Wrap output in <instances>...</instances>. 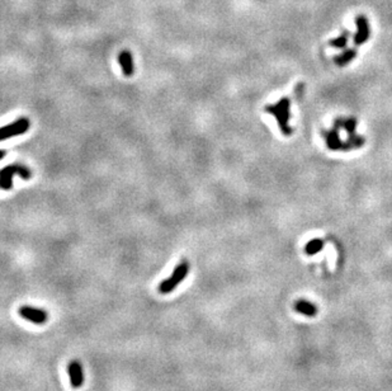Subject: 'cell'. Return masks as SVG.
Listing matches in <instances>:
<instances>
[{"label":"cell","instance_id":"obj_1","mask_svg":"<svg viewBox=\"0 0 392 391\" xmlns=\"http://www.w3.org/2000/svg\"><path fill=\"white\" fill-rule=\"evenodd\" d=\"M290 108H291L290 98H281L276 104H271L265 107V111L277 118L278 126H280L281 131H282V133L285 136H291V135L294 133V128L288 125L291 117Z\"/></svg>","mask_w":392,"mask_h":391},{"label":"cell","instance_id":"obj_2","mask_svg":"<svg viewBox=\"0 0 392 391\" xmlns=\"http://www.w3.org/2000/svg\"><path fill=\"white\" fill-rule=\"evenodd\" d=\"M189 272V263L187 261H182L179 262V264L175 267V270L173 271L172 275L164 280L163 282H160L158 286V291L160 292L161 295H168L170 292L174 291L177 289L179 284L182 281L186 280L187 275Z\"/></svg>","mask_w":392,"mask_h":391},{"label":"cell","instance_id":"obj_3","mask_svg":"<svg viewBox=\"0 0 392 391\" xmlns=\"http://www.w3.org/2000/svg\"><path fill=\"white\" fill-rule=\"evenodd\" d=\"M14 176H19L23 179H29L32 177V172L22 164H11L0 169V190H11Z\"/></svg>","mask_w":392,"mask_h":391},{"label":"cell","instance_id":"obj_4","mask_svg":"<svg viewBox=\"0 0 392 391\" xmlns=\"http://www.w3.org/2000/svg\"><path fill=\"white\" fill-rule=\"evenodd\" d=\"M29 126H31V122H29V119L22 117V118L17 119V121H14L13 123H10V125H6V126H4V127H0V141H3V140H6V139H10V137L23 135V133L28 130Z\"/></svg>","mask_w":392,"mask_h":391},{"label":"cell","instance_id":"obj_5","mask_svg":"<svg viewBox=\"0 0 392 391\" xmlns=\"http://www.w3.org/2000/svg\"><path fill=\"white\" fill-rule=\"evenodd\" d=\"M19 315L31 321V323L37 324V325H42L48 320V314L42 309H37V307L29 306V305H23L19 307Z\"/></svg>","mask_w":392,"mask_h":391},{"label":"cell","instance_id":"obj_6","mask_svg":"<svg viewBox=\"0 0 392 391\" xmlns=\"http://www.w3.org/2000/svg\"><path fill=\"white\" fill-rule=\"evenodd\" d=\"M68 374L70 377L71 386L74 389L82 388L84 384V372H83L82 363L79 361H71L68 365Z\"/></svg>","mask_w":392,"mask_h":391},{"label":"cell","instance_id":"obj_7","mask_svg":"<svg viewBox=\"0 0 392 391\" xmlns=\"http://www.w3.org/2000/svg\"><path fill=\"white\" fill-rule=\"evenodd\" d=\"M356 24L358 27V32L354 36V43L356 45H363L364 42H367V40L370 38L371 34V29H370V24H368V20L364 15H358L356 19Z\"/></svg>","mask_w":392,"mask_h":391},{"label":"cell","instance_id":"obj_8","mask_svg":"<svg viewBox=\"0 0 392 391\" xmlns=\"http://www.w3.org/2000/svg\"><path fill=\"white\" fill-rule=\"evenodd\" d=\"M118 63L121 65L122 71L126 77H132L133 71H135V65H133V57L128 50H123L118 55Z\"/></svg>","mask_w":392,"mask_h":391},{"label":"cell","instance_id":"obj_9","mask_svg":"<svg viewBox=\"0 0 392 391\" xmlns=\"http://www.w3.org/2000/svg\"><path fill=\"white\" fill-rule=\"evenodd\" d=\"M356 56H357L356 48H348V50L341 52L340 55H338V56L334 59V61H335V64L338 66H345L348 65L352 60L356 59Z\"/></svg>","mask_w":392,"mask_h":391},{"label":"cell","instance_id":"obj_10","mask_svg":"<svg viewBox=\"0 0 392 391\" xmlns=\"http://www.w3.org/2000/svg\"><path fill=\"white\" fill-rule=\"evenodd\" d=\"M322 248H324V243H322V240H320V239H312V240H310L307 243L305 250L307 254L312 255L316 254V253H319Z\"/></svg>","mask_w":392,"mask_h":391},{"label":"cell","instance_id":"obj_11","mask_svg":"<svg viewBox=\"0 0 392 391\" xmlns=\"http://www.w3.org/2000/svg\"><path fill=\"white\" fill-rule=\"evenodd\" d=\"M348 37H349V33H348V32H345V33H343L341 36H339V37L335 38V40H331L330 42H329V45L333 46V47H335V48H345L347 47Z\"/></svg>","mask_w":392,"mask_h":391},{"label":"cell","instance_id":"obj_12","mask_svg":"<svg viewBox=\"0 0 392 391\" xmlns=\"http://www.w3.org/2000/svg\"><path fill=\"white\" fill-rule=\"evenodd\" d=\"M298 309L301 310L302 312H305V314H308V315H311V314H312V312H315V309H313V307H312V305H310V303L305 302V301H303V302H299L298 303Z\"/></svg>","mask_w":392,"mask_h":391},{"label":"cell","instance_id":"obj_13","mask_svg":"<svg viewBox=\"0 0 392 391\" xmlns=\"http://www.w3.org/2000/svg\"><path fill=\"white\" fill-rule=\"evenodd\" d=\"M4 156H5V151L0 150V160H1V159H3Z\"/></svg>","mask_w":392,"mask_h":391}]
</instances>
